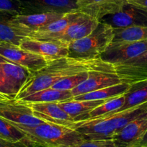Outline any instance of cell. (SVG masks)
Segmentation results:
<instances>
[{
  "instance_id": "603a6c76",
  "label": "cell",
  "mask_w": 147,
  "mask_h": 147,
  "mask_svg": "<svg viewBox=\"0 0 147 147\" xmlns=\"http://www.w3.org/2000/svg\"><path fill=\"white\" fill-rule=\"evenodd\" d=\"M13 16L0 14V42L20 46L25 37L20 33L12 22Z\"/></svg>"
},
{
  "instance_id": "44dd1931",
  "label": "cell",
  "mask_w": 147,
  "mask_h": 147,
  "mask_svg": "<svg viewBox=\"0 0 147 147\" xmlns=\"http://www.w3.org/2000/svg\"><path fill=\"white\" fill-rule=\"evenodd\" d=\"M125 97L123 106L115 113L122 112L147 102V80L131 84L129 90L125 93Z\"/></svg>"
},
{
  "instance_id": "2e32d148",
  "label": "cell",
  "mask_w": 147,
  "mask_h": 147,
  "mask_svg": "<svg viewBox=\"0 0 147 147\" xmlns=\"http://www.w3.org/2000/svg\"><path fill=\"white\" fill-rule=\"evenodd\" d=\"M79 12L101 20L117 13L127 4L126 0H77Z\"/></svg>"
},
{
  "instance_id": "ffe728a7",
  "label": "cell",
  "mask_w": 147,
  "mask_h": 147,
  "mask_svg": "<svg viewBox=\"0 0 147 147\" xmlns=\"http://www.w3.org/2000/svg\"><path fill=\"white\" fill-rule=\"evenodd\" d=\"M72 100H74V96L70 90H60L48 88L36 92L16 101L22 104H31L47 102L59 103Z\"/></svg>"
},
{
  "instance_id": "4fadbf2b",
  "label": "cell",
  "mask_w": 147,
  "mask_h": 147,
  "mask_svg": "<svg viewBox=\"0 0 147 147\" xmlns=\"http://www.w3.org/2000/svg\"><path fill=\"white\" fill-rule=\"evenodd\" d=\"M66 14L47 13L19 15L12 18V22L18 32L27 38L32 32L60 19Z\"/></svg>"
},
{
  "instance_id": "52a82bcc",
  "label": "cell",
  "mask_w": 147,
  "mask_h": 147,
  "mask_svg": "<svg viewBox=\"0 0 147 147\" xmlns=\"http://www.w3.org/2000/svg\"><path fill=\"white\" fill-rule=\"evenodd\" d=\"M0 55L10 61L26 68L32 73L43 69L49 63L39 55L5 42H0Z\"/></svg>"
},
{
  "instance_id": "9c48e42d",
  "label": "cell",
  "mask_w": 147,
  "mask_h": 147,
  "mask_svg": "<svg viewBox=\"0 0 147 147\" xmlns=\"http://www.w3.org/2000/svg\"><path fill=\"white\" fill-rule=\"evenodd\" d=\"M22 5V15L53 13L68 14L77 12V0H20Z\"/></svg>"
},
{
  "instance_id": "8fae6325",
  "label": "cell",
  "mask_w": 147,
  "mask_h": 147,
  "mask_svg": "<svg viewBox=\"0 0 147 147\" xmlns=\"http://www.w3.org/2000/svg\"><path fill=\"white\" fill-rule=\"evenodd\" d=\"M147 131V111L127 124L115 134L113 140L117 147H139Z\"/></svg>"
},
{
  "instance_id": "d6986e66",
  "label": "cell",
  "mask_w": 147,
  "mask_h": 147,
  "mask_svg": "<svg viewBox=\"0 0 147 147\" xmlns=\"http://www.w3.org/2000/svg\"><path fill=\"white\" fill-rule=\"evenodd\" d=\"M108 100V99H107ZM107 100H74L57 103L75 123L87 121L90 114L94 108L98 107Z\"/></svg>"
},
{
  "instance_id": "30bf717a",
  "label": "cell",
  "mask_w": 147,
  "mask_h": 147,
  "mask_svg": "<svg viewBox=\"0 0 147 147\" xmlns=\"http://www.w3.org/2000/svg\"><path fill=\"white\" fill-rule=\"evenodd\" d=\"M19 47L42 56L48 62L66 57L69 54L68 45L60 41L38 40L25 38Z\"/></svg>"
},
{
  "instance_id": "4316f807",
  "label": "cell",
  "mask_w": 147,
  "mask_h": 147,
  "mask_svg": "<svg viewBox=\"0 0 147 147\" xmlns=\"http://www.w3.org/2000/svg\"><path fill=\"white\" fill-rule=\"evenodd\" d=\"M25 138H26V135L23 131L0 117V138L10 141H18Z\"/></svg>"
},
{
  "instance_id": "ba28073f",
  "label": "cell",
  "mask_w": 147,
  "mask_h": 147,
  "mask_svg": "<svg viewBox=\"0 0 147 147\" xmlns=\"http://www.w3.org/2000/svg\"><path fill=\"white\" fill-rule=\"evenodd\" d=\"M113 28L147 26V9L128 4L117 13L105 17L100 20Z\"/></svg>"
},
{
  "instance_id": "3957f363",
  "label": "cell",
  "mask_w": 147,
  "mask_h": 147,
  "mask_svg": "<svg viewBox=\"0 0 147 147\" xmlns=\"http://www.w3.org/2000/svg\"><path fill=\"white\" fill-rule=\"evenodd\" d=\"M113 37V28L100 21L97 28L90 35L68 45V57L77 59L100 58L112 43Z\"/></svg>"
},
{
  "instance_id": "83f0119b",
  "label": "cell",
  "mask_w": 147,
  "mask_h": 147,
  "mask_svg": "<svg viewBox=\"0 0 147 147\" xmlns=\"http://www.w3.org/2000/svg\"><path fill=\"white\" fill-rule=\"evenodd\" d=\"M0 14L13 17L22 15V3L20 0H0Z\"/></svg>"
},
{
  "instance_id": "d590c367",
  "label": "cell",
  "mask_w": 147,
  "mask_h": 147,
  "mask_svg": "<svg viewBox=\"0 0 147 147\" xmlns=\"http://www.w3.org/2000/svg\"><path fill=\"white\" fill-rule=\"evenodd\" d=\"M144 147H147V145H146V146H144Z\"/></svg>"
},
{
  "instance_id": "4dcf8cb0",
  "label": "cell",
  "mask_w": 147,
  "mask_h": 147,
  "mask_svg": "<svg viewBox=\"0 0 147 147\" xmlns=\"http://www.w3.org/2000/svg\"><path fill=\"white\" fill-rule=\"evenodd\" d=\"M8 59L0 55V93L3 94V71H2V63ZM5 95V94H4ZM6 97V96H5Z\"/></svg>"
},
{
  "instance_id": "5b68a950",
  "label": "cell",
  "mask_w": 147,
  "mask_h": 147,
  "mask_svg": "<svg viewBox=\"0 0 147 147\" xmlns=\"http://www.w3.org/2000/svg\"><path fill=\"white\" fill-rule=\"evenodd\" d=\"M147 51V40L111 43L100 59L106 63L117 65L138 57Z\"/></svg>"
},
{
  "instance_id": "d4e9b609",
  "label": "cell",
  "mask_w": 147,
  "mask_h": 147,
  "mask_svg": "<svg viewBox=\"0 0 147 147\" xmlns=\"http://www.w3.org/2000/svg\"><path fill=\"white\" fill-rule=\"evenodd\" d=\"M125 94L108 99L91 111L88 120L95 119L103 115L113 114L120 110L125 103Z\"/></svg>"
},
{
  "instance_id": "f1b7e54d",
  "label": "cell",
  "mask_w": 147,
  "mask_h": 147,
  "mask_svg": "<svg viewBox=\"0 0 147 147\" xmlns=\"http://www.w3.org/2000/svg\"><path fill=\"white\" fill-rule=\"evenodd\" d=\"M75 147H117L113 139L83 141Z\"/></svg>"
},
{
  "instance_id": "277c9868",
  "label": "cell",
  "mask_w": 147,
  "mask_h": 147,
  "mask_svg": "<svg viewBox=\"0 0 147 147\" xmlns=\"http://www.w3.org/2000/svg\"><path fill=\"white\" fill-rule=\"evenodd\" d=\"M0 117L14 125L35 126L45 121L36 118L28 105L15 100H0Z\"/></svg>"
},
{
  "instance_id": "9a60e30c",
  "label": "cell",
  "mask_w": 147,
  "mask_h": 147,
  "mask_svg": "<svg viewBox=\"0 0 147 147\" xmlns=\"http://www.w3.org/2000/svg\"><path fill=\"white\" fill-rule=\"evenodd\" d=\"M100 23L96 18L80 12L59 36L56 41L69 45L71 42L80 40L90 35Z\"/></svg>"
},
{
  "instance_id": "484cf974",
  "label": "cell",
  "mask_w": 147,
  "mask_h": 147,
  "mask_svg": "<svg viewBox=\"0 0 147 147\" xmlns=\"http://www.w3.org/2000/svg\"><path fill=\"white\" fill-rule=\"evenodd\" d=\"M115 67H113L109 69H105V70H97V71H90L83 72V73L78 74L75 75L70 76V77H66L62 80H59V82L55 83L54 84L51 86L50 88L55 89V90H70L71 91L73 89L76 88L77 86L80 85V84L85 81L86 80L89 78L92 75V74L95 71H105L113 69Z\"/></svg>"
},
{
  "instance_id": "d6a6232c",
  "label": "cell",
  "mask_w": 147,
  "mask_h": 147,
  "mask_svg": "<svg viewBox=\"0 0 147 147\" xmlns=\"http://www.w3.org/2000/svg\"><path fill=\"white\" fill-rule=\"evenodd\" d=\"M146 145H147V131L146 132V134H144V137H143L141 142H140L139 147H144V146Z\"/></svg>"
},
{
  "instance_id": "5bb4252c",
  "label": "cell",
  "mask_w": 147,
  "mask_h": 147,
  "mask_svg": "<svg viewBox=\"0 0 147 147\" xmlns=\"http://www.w3.org/2000/svg\"><path fill=\"white\" fill-rule=\"evenodd\" d=\"M122 82L129 84L147 80V51L126 62L114 65Z\"/></svg>"
},
{
  "instance_id": "e0dca14e",
  "label": "cell",
  "mask_w": 147,
  "mask_h": 147,
  "mask_svg": "<svg viewBox=\"0 0 147 147\" xmlns=\"http://www.w3.org/2000/svg\"><path fill=\"white\" fill-rule=\"evenodd\" d=\"M121 83H122V81L115 72V68L110 70L99 71L92 74L87 80L73 89L71 93L74 97Z\"/></svg>"
},
{
  "instance_id": "7c38bea8",
  "label": "cell",
  "mask_w": 147,
  "mask_h": 147,
  "mask_svg": "<svg viewBox=\"0 0 147 147\" xmlns=\"http://www.w3.org/2000/svg\"><path fill=\"white\" fill-rule=\"evenodd\" d=\"M28 105L36 118L46 123L63 125L75 129L76 123L56 102L31 103Z\"/></svg>"
},
{
  "instance_id": "1f68e13d",
  "label": "cell",
  "mask_w": 147,
  "mask_h": 147,
  "mask_svg": "<svg viewBox=\"0 0 147 147\" xmlns=\"http://www.w3.org/2000/svg\"><path fill=\"white\" fill-rule=\"evenodd\" d=\"M128 4L147 9V0H126Z\"/></svg>"
},
{
  "instance_id": "e575fe53",
  "label": "cell",
  "mask_w": 147,
  "mask_h": 147,
  "mask_svg": "<svg viewBox=\"0 0 147 147\" xmlns=\"http://www.w3.org/2000/svg\"><path fill=\"white\" fill-rule=\"evenodd\" d=\"M32 147H45V146H38V145H35V146H32Z\"/></svg>"
},
{
  "instance_id": "836d02e7",
  "label": "cell",
  "mask_w": 147,
  "mask_h": 147,
  "mask_svg": "<svg viewBox=\"0 0 147 147\" xmlns=\"http://www.w3.org/2000/svg\"><path fill=\"white\" fill-rule=\"evenodd\" d=\"M9 100L7 97H5L4 94H2V93H0V100Z\"/></svg>"
},
{
  "instance_id": "7402d4cb",
  "label": "cell",
  "mask_w": 147,
  "mask_h": 147,
  "mask_svg": "<svg viewBox=\"0 0 147 147\" xmlns=\"http://www.w3.org/2000/svg\"><path fill=\"white\" fill-rule=\"evenodd\" d=\"M131 84L122 82L116 85L106 87L91 92L85 93L74 97V100H107L125 94L129 90Z\"/></svg>"
},
{
  "instance_id": "f546056e",
  "label": "cell",
  "mask_w": 147,
  "mask_h": 147,
  "mask_svg": "<svg viewBox=\"0 0 147 147\" xmlns=\"http://www.w3.org/2000/svg\"><path fill=\"white\" fill-rule=\"evenodd\" d=\"M35 146L34 143L28 138L18 141H10L0 138V147H32Z\"/></svg>"
},
{
  "instance_id": "7a4b0ae2",
  "label": "cell",
  "mask_w": 147,
  "mask_h": 147,
  "mask_svg": "<svg viewBox=\"0 0 147 147\" xmlns=\"http://www.w3.org/2000/svg\"><path fill=\"white\" fill-rule=\"evenodd\" d=\"M15 125L25 133L28 139L38 146L75 147L84 141L76 129L51 123H44L35 126Z\"/></svg>"
},
{
  "instance_id": "cb8c5ba5",
  "label": "cell",
  "mask_w": 147,
  "mask_h": 147,
  "mask_svg": "<svg viewBox=\"0 0 147 147\" xmlns=\"http://www.w3.org/2000/svg\"><path fill=\"white\" fill-rule=\"evenodd\" d=\"M113 43L147 40V26L113 28Z\"/></svg>"
},
{
  "instance_id": "8992f818",
  "label": "cell",
  "mask_w": 147,
  "mask_h": 147,
  "mask_svg": "<svg viewBox=\"0 0 147 147\" xmlns=\"http://www.w3.org/2000/svg\"><path fill=\"white\" fill-rule=\"evenodd\" d=\"M3 94L9 100H15L32 72L14 62L7 60L2 63Z\"/></svg>"
},
{
  "instance_id": "ac0fdd59",
  "label": "cell",
  "mask_w": 147,
  "mask_h": 147,
  "mask_svg": "<svg viewBox=\"0 0 147 147\" xmlns=\"http://www.w3.org/2000/svg\"><path fill=\"white\" fill-rule=\"evenodd\" d=\"M79 14V11L66 14L60 19L30 33L27 38L38 40L56 41L59 36L63 33L69 24L78 16Z\"/></svg>"
},
{
  "instance_id": "6da1fadb",
  "label": "cell",
  "mask_w": 147,
  "mask_h": 147,
  "mask_svg": "<svg viewBox=\"0 0 147 147\" xmlns=\"http://www.w3.org/2000/svg\"><path fill=\"white\" fill-rule=\"evenodd\" d=\"M114 67L100 58L77 59L63 57L48 63L47 66L32 74L15 100H18L31 94L50 88L53 84L66 77L90 71L105 70Z\"/></svg>"
}]
</instances>
